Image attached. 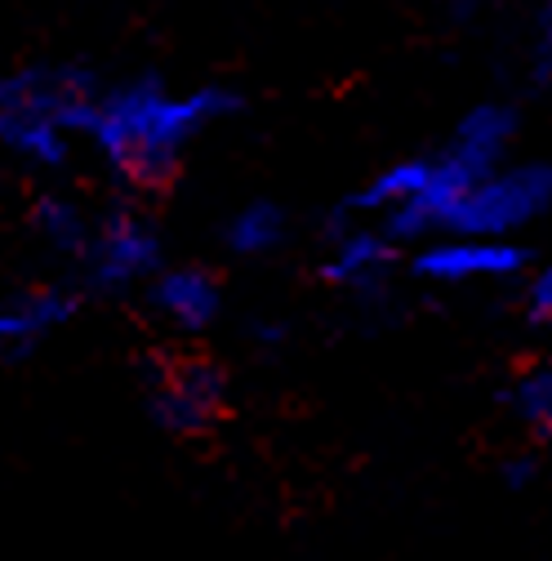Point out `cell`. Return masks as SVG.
I'll use <instances>...</instances> for the list:
<instances>
[{
  "instance_id": "obj_6",
  "label": "cell",
  "mask_w": 552,
  "mask_h": 561,
  "mask_svg": "<svg viewBox=\"0 0 552 561\" xmlns=\"http://www.w3.org/2000/svg\"><path fill=\"white\" fill-rule=\"evenodd\" d=\"M526 245L521 241H499V237H433L414 245L410 272L424 286L441 290H463L481 286V280H508L526 267Z\"/></svg>"
},
{
  "instance_id": "obj_10",
  "label": "cell",
  "mask_w": 552,
  "mask_h": 561,
  "mask_svg": "<svg viewBox=\"0 0 552 561\" xmlns=\"http://www.w3.org/2000/svg\"><path fill=\"white\" fill-rule=\"evenodd\" d=\"M94 219L99 215H90V209L67 192H36V201L27 209V224H32L36 241H45L67 263H81V254L94 237Z\"/></svg>"
},
{
  "instance_id": "obj_2",
  "label": "cell",
  "mask_w": 552,
  "mask_h": 561,
  "mask_svg": "<svg viewBox=\"0 0 552 561\" xmlns=\"http://www.w3.org/2000/svg\"><path fill=\"white\" fill-rule=\"evenodd\" d=\"M99 90L94 72L62 62L0 72V157L36 174L67 170L85 144V121Z\"/></svg>"
},
{
  "instance_id": "obj_13",
  "label": "cell",
  "mask_w": 552,
  "mask_h": 561,
  "mask_svg": "<svg viewBox=\"0 0 552 561\" xmlns=\"http://www.w3.org/2000/svg\"><path fill=\"white\" fill-rule=\"evenodd\" d=\"M36 339H41V325H36V312H32L23 299L0 304V357H23V353H32Z\"/></svg>"
},
{
  "instance_id": "obj_8",
  "label": "cell",
  "mask_w": 552,
  "mask_h": 561,
  "mask_svg": "<svg viewBox=\"0 0 552 561\" xmlns=\"http://www.w3.org/2000/svg\"><path fill=\"white\" fill-rule=\"evenodd\" d=\"M152 317L174 334H205L223 317V280L205 263H165L143 290Z\"/></svg>"
},
{
  "instance_id": "obj_4",
  "label": "cell",
  "mask_w": 552,
  "mask_h": 561,
  "mask_svg": "<svg viewBox=\"0 0 552 561\" xmlns=\"http://www.w3.org/2000/svg\"><path fill=\"white\" fill-rule=\"evenodd\" d=\"M165 267V232L138 205H112L94 219V237L77 263L81 286L94 295L148 290Z\"/></svg>"
},
{
  "instance_id": "obj_5",
  "label": "cell",
  "mask_w": 552,
  "mask_h": 561,
  "mask_svg": "<svg viewBox=\"0 0 552 561\" xmlns=\"http://www.w3.org/2000/svg\"><path fill=\"white\" fill-rule=\"evenodd\" d=\"M148 410L170 437H205L228 414V375L210 357H174L148 383Z\"/></svg>"
},
{
  "instance_id": "obj_11",
  "label": "cell",
  "mask_w": 552,
  "mask_h": 561,
  "mask_svg": "<svg viewBox=\"0 0 552 561\" xmlns=\"http://www.w3.org/2000/svg\"><path fill=\"white\" fill-rule=\"evenodd\" d=\"M286 241H290V215L286 205L267 196L237 205L223 219V250L232 259H272L276 250H286Z\"/></svg>"
},
{
  "instance_id": "obj_1",
  "label": "cell",
  "mask_w": 552,
  "mask_h": 561,
  "mask_svg": "<svg viewBox=\"0 0 552 561\" xmlns=\"http://www.w3.org/2000/svg\"><path fill=\"white\" fill-rule=\"evenodd\" d=\"M241 112V94L228 85L170 90L161 77H129L103 85L90 121L85 148L134 192L165 187L215 125Z\"/></svg>"
},
{
  "instance_id": "obj_9",
  "label": "cell",
  "mask_w": 552,
  "mask_h": 561,
  "mask_svg": "<svg viewBox=\"0 0 552 561\" xmlns=\"http://www.w3.org/2000/svg\"><path fill=\"white\" fill-rule=\"evenodd\" d=\"M517 134H521V121H517V112L508 103H476V107H468L459 116L450 144L441 152H450L472 174H491V170L513 161Z\"/></svg>"
},
{
  "instance_id": "obj_14",
  "label": "cell",
  "mask_w": 552,
  "mask_h": 561,
  "mask_svg": "<svg viewBox=\"0 0 552 561\" xmlns=\"http://www.w3.org/2000/svg\"><path fill=\"white\" fill-rule=\"evenodd\" d=\"M526 308H530V317L552 321V259L530 276V286H526Z\"/></svg>"
},
{
  "instance_id": "obj_12",
  "label": "cell",
  "mask_w": 552,
  "mask_h": 561,
  "mask_svg": "<svg viewBox=\"0 0 552 561\" xmlns=\"http://www.w3.org/2000/svg\"><path fill=\"white\" fill-rule=\"evenodd\" d=\"M504 405L526 437L552 442V357L521 366L504 392Z\"/></svg>"
},
{
  "instance_id": "obj_15",
  "label": "cell",
  "mask_w": 552,
  "mask_h": 561,
  "mask_svg": "<svg viewBox=\"0 0 552 561\" xmlns=\"http://www.w3.org/2000/svg\"><path fill=\"white\" fill-rule=\"evenodd\" d=\"M534 62H539V72L552 77V14L539 23V36H534Z\"/></svg>"
},
{
  "instance_id": "obj_3",
  "label": "cell",
  "mask_w": 552,
  "mask_h": 561,
  "mask_svg": "<svg viewBox=\"0 0 552 561\" xmlns=\"http://www.w3.org/2000/svg\"><path fill=\"white\" fill-rule=\"evenodd\" d=\"M552 215V161H508L476 179L446 215L441 237H499L517 241Z\"/></svg>"
},
{
  "instance_id": "obj_7",
  "label": "cell",
  "mask_w": 552,
  "mask_h": 561,
  "mask_svg": "<svg viewBox=\"0 0 552 561\" xmlns=\"http://www.w3.org/2000/svg\"><path fill=\"white\" fill-rule=\"evenodd\" d=\"M401 259V245L379 228V224H366V219H343L325 250H321V263H317V276L325 280L330 290H348V295H366V290H379L388 272L396 267Z\"/></svg>"
}]
</instances>
